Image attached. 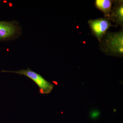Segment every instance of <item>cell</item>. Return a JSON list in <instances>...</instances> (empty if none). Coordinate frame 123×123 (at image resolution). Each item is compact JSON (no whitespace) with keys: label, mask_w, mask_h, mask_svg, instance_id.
<instances>
[{"label":"cell","mask_w":123,"mask_h":123,"mask_svg":"<svg viewBox=\"0 0 123 123\" xmlns=\"http://www.w3.org/2000/svg\"><path fill=\"white\" fill-rule=\"evenodd\" d=\"M99 43V49L105 55L116 57H123V29L118 32H107Z\"/></svg>","instance_id":"1"},{"label":"cell","mask_w":123,"mask_h":123,"mask_svg":"<svg viewBox=\"0 0 123 123\" xmlns=\"http://www.w3.org/2000/svg\"><path fill=\"white\" fill-rule=\"evenodd\" d=\"M2 72L14 73L21 75L27 77L35 82L39 88V92L41 94L50 93L53 90L54 86L52 84L47 81L40 74L31 70L29 68L27 69H23L18 71H7L3 70Z\"/></svg>","instance_id":"2"},{"label":"cell","mask_w":123,"mask_h":123,"mask_svg":"<svg viewBox=\"0 0 123 123\" xmlns=\"http://www.w3.org/2000/svg\"><path fill=\"white\" fill-rule=\"evenodd\" d=\"M21 33V27L17 21H0V41L13 40Z\"/></svg>","instance_id":"3"},{"label":"cell","mask_w":123,"mask_h":123,"mask_svg":"<svg viewBox=\"0 0 123 123\" xmlns=\"http://www.w3.org/2000/svg\"><path fill=\"white\" fill-rule=\"evenodd\" d=\"M88 23L91 30V33L99 42L107 32L111 25L110 19L107 18H101L88 21Z\"/></svg>","instance_id":"4"},{"label":"cell","mask_w":123,"mask_h":123,"mask_svg":"<svg viewBox=\"0 0 123 123\" xmlns=\"http://www.w3.org/2000/svg\"><path fill=\"white\" fill-rule=\"evenodd\" d=\"M109 19L116 23L115 26H123V1L114 0Z\"/></svg>","instance_id":"5"},{"label":"cell","mask_w":123,"mask_h":123,"mask_svg":"<svg viewBox=\"0 0 123 123\" xmlns=\"http://www.w3.org/2000/svg\"><path fill=\"white\" fill-rule=\"evenodd\" d=\"M114 1L111 0H96L95 6L103 13L105 18H109Z\"/></svg>","instance_id":"6"},{"label":"cell","mask_w":123,"mask_h":123,"mask_svg":"<svg viewBox=\"0 0 123 123\" xmlns=\"http://www.w3.org/2000/svg\"><path fill=\"white\" fill-rule=\"evenodd\" d=\"M100 115V112L97 110H93L90 113L91 117L93 119H97L99 117Z\"/></svg>","instance_id":"7"}]
</instances>
